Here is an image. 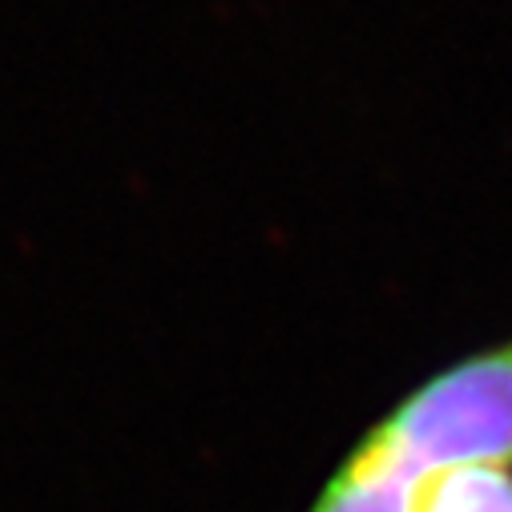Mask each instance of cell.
Instances as JSON below:
<instances>
[{
    "instance_id": "2",
    "label": "cell",
    "mask_w": 512,
    "mask_h": 512,
    "mask_svg": "<svg viewBox=\"0 0 512 512\" xmlns=\"http://www.w3.org/2000/svg\"><path fill=\"white\" fill-rule=\"evenodd\" d=\"M412 512H512V464L460 460L432 468L416 484Z\"/></svg>"
},
{
    "instance_id": "1",
    "label": "cell",
    "mask_w": 512,
    "mask_h": 512,
    "mask_svg": "<svg viewBox=\"0 0 512 512\" xmlns=\"http://www.w3.org/2000/svg\"><path fill=\"white\" fill-rule=\"evenodd\" d=\"M512 464V339L436 367L335 464L307 512H412L416 484L444 464Z\"/></svg>"
}]
</instances>
